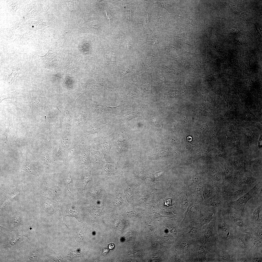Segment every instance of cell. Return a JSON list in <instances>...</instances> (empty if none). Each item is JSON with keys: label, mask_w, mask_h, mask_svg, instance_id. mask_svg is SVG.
Masks as SVG:
<instances>
[{"label": "cell", "mask_w": 262, "mask_h": 262, "mask_svg": "<svg viewBox=\"0 0 262 262\" xmlns=\"http://www.w3.org/2000/svg\"><path fill=\"white\" fill-rule=\"evenodd\" d=\"M79 192H69L66 198L60 204L59 208L65 222L67 216L75 218L79 221L80 219L79 206L81 203Z\"/></svg>", "instance_id": "1"}, {"label": "cell", "mask_w": 262, "mask_h": 262, "mask_svg": "<svg viewBox=\"0 0 262 262\" xmlns=\"http://www.w3.org/2000/svg\"><path fill=\"white\" fill-rule=\"evenodd\" d=\"M41 187V192L44 196L59 204L66 197L69 192L57 180L54 182H43Z\"/></svg>", "instance_id": "2"}, {"label": "cell", "mask_w": 262, "mask_h": 262, "mask_svg": "<svg viewBox=\"0 0 262 262\" xmlns=\"http://www.w3.org/2000/svg\"><path fill=\"white\" fill-rule=\"evenodd\" d=\"M256 190V187L255 186L245 194L233 201L231 206L242 213H243L246 204L254 195Z\"/></svg>", "instance_id": "3"}, {"label": "cell", "mask_w": 262, "mask_h": 262, "mask_svg": "<svg viewBox=\"0 0 262 262\" xmlns=\"http://www.w3.org/2000/svg\"><path fill=\"white\" fill-rule=\"evenodd\" d=\"M92 170L87 168L82 170L77 181V184L79 187H80L83 191L85 190L88 183L92 180L91 176Z\"/></svg>", "instance_id": "4"}, {"label": "cell", "mask_w": 262, "mask_h": 262, "mask_svg": "<svg viewBox=\"0 0 262 262\" xmlns=\"http://www.w3.org/2000/svg\"><path fill=\"white\" fill-rule=\"evenodd\" d=\"M90 155L89 149L88 148L83 149L76 163V168L79 170L88 166L91 163Z\"/></svg>", "instance_id": "5"}, {"label": "cell", "mask_w": 262, "mask_h": 262, "mask_svg": "<svg viewBox=\"0 0 262 262\" xmlns=\"http://www.w3.org/2000/svg\"><path fill=\"white\" fill-rule=\"evenodd\" d=\"M57 181L64 186L69 192H70L68 188V185L73 182L72 177L71 170L65 169L59 174Z\"/></svg>", "instance_id": "6"}, {"label": "cell", "mask_w": 262, "mask_h": 262, "mask_svg": "<svg viewBox=\"0 0 262 262\" xmlns=\"http://www.w3.org/2000/svg\"><path fill=\"white\" fill-rule=\"evenodd\" d=\"M21 169L28 173L35 176H39L36 168L33 163L27 160H23Z\"/></svg>", "instance_id": "7"}, {"label": "cell", "mask_w": 262, "mask_h": 262, "mask_svg": "<svg viewBox=\"0 0 262 262\" xmlns=\"http://www.w3.org/2000/svg\"><path fill=\"white\" fill-rule=\"evenodd\" d=\"M90 158L94 165L97 168L101 167L103 164L102 155L99 151L91 150L90 151Z\"/></svg>", "instance_id": "8"}, {"label": "cell", "mask_w": 262, "mask_h": 262, "mask_svg": "<svg viewBox=\"0 0 262 262\" xmlns=\"http://www.w3.org/2000/svg\"><path fill=\"white\" fill-rule=\"evenodd\" d=\"M16 131L14 127L12 118L10 117L8 126L4 132L1 136H5L7 141L13 138L16 135Z\"/></svg>", "instance_id": "9"}, {"label": "cell", "mask_w": 262, "mask_h": 262, "mask_svg": "<svg viewBox=\"0 0 262 262\" xmlns=\"http://www.w3.org/2000/svg\"><path fill=\"white\" fill-rule=\"evenodd\" d=\"M68 148L66 146L61 142L59 145L57 151L55 155V160L59 161H64Z\"/></svg>", "instance_id": "10"}, {"label": "cell", "mask_w": 262, "mask_h": 262, "mask_svg": "<svg viewBox=\"0 0 262 262\" xmlns=\"http://www.w3.org/2000/svg\"><path fill=\"white\" fill-rule=\"evenodd\" d=\"M74 143L72 142L71 146L68 148L64 160L66 163H69L75 157L77 151V147Z\"/></svg>", "instance_id": "11"}, {"label": "cell", "mask_w": 262, "mask_h": 262, "mask_svg": "<svg viewBox=\"0 0 262 262\" xmlns=\"http://www.w3.org/2000/svg\"><path fill=\"white\" fill-rule=\"evenodd\" d=\"M220 228L222 237L225 240H229L230 238V235L228 226L224 221L221 223Z\"/></svg>", "instance_id": "12"}, {"label": "cell", "mask_w": 262, "mask_h": 262, "mask_svg": "<svg viewBox=\"0 0 262 262\" xmlns=\"http://www.w3.org/2000/svg\"><path fill=\"white\" fill-rule=\"evenodd\" d=\"M231 218L234 222L238 227L242 229H245L246 226L242 219L239 217L232 214L230 215Z\"/></svg>", "instance_id": "13"}, {"label": "cell", "mask_w": 262, "mask_h": 262, "mask_svg": "<svg viewBox=\"0 0 262 262\" xmlns=\"http://www.w3.org/2000/svg\"><path fill=\"white\" fill-rule=\"evenodd\" d=\"M101 174L105 176H109L112 174L113 172L112 166L110 164H106L101 168Z\"/></svg>", "instance_id": "14"}, {"label": "cell", "mask_w": 262, "mask_h": 262, "mask_svg": "<svg viewBox=\"0 0 262 262\" xmlns=\"http://www.w3.org/2000/svg\"><path fill=\"white\" fill-rule=\"evenodd\" d=\"M117 142V152L118 153H122L128 149L129 147L127 142Z\"/></svg>", "instance_id": "15"}, {"label": "cell", "mask_w": 262, "mask_h": 262, "mask_svg": "<svg viewBox=\"0 0 262 262\" xmlns=\"http://www.w3.org/2000/svg\"><path fill=\"white\" fill-rule=\"evenodd\" d=\"M260 207L256 208L254 210L252 215V219L253 221L255 222H259L261 220L260 217Z\"/></svg>", "instance_id": "16"}, {"label": "cell", "mask_w": 262, "mask_h": 262, "mask_svg": "<svg viewBox=\"0 0 262 262\" xmlns=\"http://www.w3.org/2000/svg\"><path fill=\"white\" fill-rule=\"evenodd\" d=\"M112 145V142L107 140L101 141V146L102 150L109 152Z\"/></svg>", "instance_id": "17"}, {"label": "cell", "mask_w": 262, "mask_h": 262, "mask_svg": "<svg viewBox=\"0 0 262 262\" xmlns=\"http://www.w3.org/2000/svg\"><path fill=\"white\" fill-rule=\"evenodd\" d=\"M225 133L228 138H232L235 135L236 131L233 126L229 125L226 126Z\"/></svg>", "instance_id": "18"}, {"label": "cell", "mask_w": 262, "mask_h": 262, "mask_svg": "<svg viewBox=\"0 0 262 262\" xmlns=\"http://www.w3.org/2000/svg\"><path fill=\"white\" fill-rule=\"evenodd\" d=\"M226 179L228 180H231L233 178L234 172L230 167H227L224 168Z\"/></svg>", "instance_id": "19"}, {"label": "cell", "mask_w": 262, "mask_h": 262, "mask_svg": "<svg viewBox=\"0 0 262 262\" xmlns=\"http://www.w3.org/2000/svg\"><path fill=\"white\" fill-rule=\"evenodd\" d=\"M245 134L246 136V145L248 146L253 142V134L251 131L248 129H246L245 131Z\"/></svg>", "instance_id": "20"}, {"label": "cell", "mask_w": 262, "mask_h": 262, "mask_svg": "<svg viewBox=\"0 0 262 262\" xmlns=\"http://www.w3.org/2000/svg\"><path fill=\"white\" fill-rule=\"evenodd\" d=\"M15 108L17 111L18 118L20 122L22 123H25L27 120L25 113L19 108L16 107Z\"/></svg>", "instance_id": "21"}, {"label": "cell", "mask_w": 262, "mask_h": 262, "mask_svg": "<svg viewBox=\"0 0 262 262\" xmlns=\"http://www.w3.org/2000/svg\"><path fill=\"white\" fill-rule=\"evenodd\" d=\"M129 139L128 136L125 133H122L118 135L117 141V142H127Z\"/></svg>", "instance_id": "22"}, {"label": "cell", "mask_w": 262, "mask_h": 262, "mask_svg": "<svg viewBox=\"0 0 262 262\" xmlns=\"http://www.w3.org/2000/svg\"><path fill=\"white\" fill-rule=\"evenodd\" d=\"M244 192L243 189L240 188L232 192H230L229 195L230 196L237 197L243 194Z\"/></svg>", "instance_id": "23"}, {"label": "cell", "mask_w": 262, "mask_h": 262, "mask_svg": "<svg viewBox=\"0 0 262 262\" xmlns=\"http://www.w3.org/2000/svg\"><path fill=\"white\" fill-rule=\"evenodd\" d=\"M252 240L254 245L257 247H260L262 246V240L257 237H253Z\"/></svg>", "instance_id": "24"}, {"label": "cell", "mask_w": 262, "mask_h": 262, "mask_svg": "<svg viewBox=\"0 0 262 262\" xmlns=\"http://www.w3.org/2000/svg\"><path fill=\"white\" fill-rule=\"evenodd\" d=\"M197 255L200 259H205V250L202 246L199 248L197 252Z\"/></svg>", "instance_id": "25"}, {"label": "cell", "mask_w": 262, "mask_h": 262, "mask_svg": "<svg viewBox=\"0 0 262 262\" xmlns=\"http://www.w3.org/2000/svg\"><path fill=\"white\" fill-rule=\"evenodd\" d=\"M102 153L105 158V160L107 163H113L109 154V152L102 150L101 151Z\"/></svg>", "instance_id": "26"}, {"label": "cell", "mask_w": 262, "mask_h": 262, "mask_svg": "<svg viewBox=\"0 0 262 262\" xmlns=\"http://www.w3.org/2000/svg\"><path fill=\"white\" fill-rule=\"evenodd\" d=\"M234 165L235 167L239 169L244 170L246 169V166L244 163L240 161H236L234 162Z\"/></svg>", "instance_id": "27"}, {"label": "cell", "mask_w": 262, "mask_h": 262, "mask_svg": "<svg viewBox=\"0 0 262 262\" xmlns=\"http://www.w3.org/2000/svg\"><path fill=\"white\" fill-rule=\"evenodd\" d=\"M134 174L136 177L143 180L148 178L147 176L145 174L140 172H134Z\"/></svg>", "instance_id": "28"}, {"label": "cell", "mask_w": 262, "mask_h": 262, "mask_svg": "<svg viewBox=\"0 0 262 262\" xmlns=\"http://www.w3.org/2000/svg\"><path fill=\"white\" fill-rule=\"evenodd\" d=\"M122 195H119L114 199V204L117 205H120L122 202Z\"/></svg>", "instance_id": "29"}, {"label": "cell", "mask_w": 262, "mask_h": 262, "mask_svg": "<svg viewBox=\"0 0 262 262\" xmlns=\"http://www.w3.org/2000/svg\"><path fill=\"white\" fill-rule=\"evenodd\" d=\"M231 140V145L233 146H237L239 145L240 141L237 139L232 138Z\"/></svg>", "instance_id": "30"}, {"label": "cell", "mask_w": 262, "mask_h": 262, "mask_svg": "<svg viewBox=\"0 0 262 262\" xmlns=\"http://www.w3.org/2000/svg\"><path fill=\"white\" fill-rule=\"evenodd\" d=\"M220 256L221 258L224 260L226 261L230 260V256L226 253H222L221 255Z\"/></svg>", "instance_id": "31"}, {"label": "cell", "mask_w": 262, "mask_h": 262, "mask_svg": "<svg viewBox=\"0 0 262 262\" xmlns=\"http://www.w3.org/2000/svg\"><path fill=\"white\" fill-rule=\"evenodd\" d=\"M238 243L241 247L243 248L246 247V243L244 239L242 238H239L238 240Z\"/></svg>", "instance_id": "32"}, {"label": "cell", "mask_w": 262, "mask_h": 262, "mask_svg": "<svg viewBox=\"0 0 262 262\" xmlns=\"http://www.w3.org/2000/svg\"><path fill=\"white\" fill-rule=\"evenodd\" d=\"M195 228H192L190 230L189 234L190 237L192 238H195L196 235V230Z\"/></svg>", "instance_id": "33"}, {"label": "cell", "mask_w": 262, "mask_h": 262, "mask_svg": "<svg viewBox=\"0 0 262 262\" xmlns=\"http://www.w3.org/2000/svg\"><path fill=\"white\" fill-rule=\"evenodd\" d=\"M212 234V232L211 228H208L206 229L205 231V237L206 238H209L211 236Z\"/></svg>", "instance_id": "34"}, {"label": "cell", "mask_w": 262, "mask_h": 262, "mask_svg": "<svg viewBox=\"0 0 262 262\" xmlns=\"http://www.w3.org/2000/svg\"><path fill=\"white\" fill-rule=\"evenodd\" d=\"M124 35L122 32H120L118 34L117 39L118 41H121L124 38Z\"/></svg>", "instance_id": "35"}, {"label": "cell", "mask_w": 262, "mask_h": 262, "mask_svg": "<svg viewBox=\"0 0 262 262\" xmlns=\"http://www.w3.org/2000/svg\"><path fill=\"white\" fill-rule=\"evenodd\" d=\"M252 181V180L251 178L248 177L244 180L242 183L243 184H248L251 183Z\"/></svg>", "instance_id": "36"}, {"label": "cell", "mask_w": 262, "mask_h": 262, "mask_svg": "<svg viewBox=\"0 0 262 262\" xmlns=\"http://www.w3.org/2000/svg\"><path fill=\"white\" fill-rule=\"evenodd\" d=\"M131 70L132 69L130 67H128L125 69L124 71L122 73L120 76V77L122 78L127 73L131 71Z\"/></svg>", "instance_id": "37"}, {"label": "cell", "mask_w": 262, "mask_h": 262, "mask_svg": "<svg viewBox=\"0 0 262 262\" xmlns=\"http://www.w3.org/2000/svg\"><path fill=\"white\" fill-rule=\"evenodd\" d=\"M189 244L187 241H184L182 242V248L185 249L189 247Z\"/></svg>", "instance_id": "38"}, {"label": "cell", "mask_w": 262, "mask_h": 262, "mask_svg": "<svg viewBox=\"0 0 262 262\" xmlns=\"http://www.w3.org/2000/svg\"><path fill=\"white\" fill-rule=\"evenodd\" d=\"M126 196V197L128 200H131L132 198V194L128 192H125Z\"/></svg>", "instance_id": "39"}, {"label": "cell", "mask_w": 262, "mask_h": 262, "mask_svg": "<svg viewBox=\"0 0 262 262\" xmlns=\"http://www.w3.org/2000/svg\"><path fill=\"white\" fill-rule=\"evenodd\" d=\"M126 15L128 19H130V17L131 14V10L129 9L125 11Z\"/></svg>", "instance_id": "40"}, {"label": "cell", "mask_w": 262, "mask_h": 262, "mask_svg": "<svg viewBox=\"0 0 262 262\" xmlns=\"http://www.w3.org/2000/svg\"><path fill=\"white\" fill-rule=\"evenodd\" d=\"M111 60L112 63L114 64L115 62V56L114 53H113L112 55Z\"/></svg>", "instance_id": "41"}, {"label": "cell", "mask_w": 262, "mask_h": 262, "mask_svg": "<svg viewBox=\"0 0 262 262\" xmlns=\"http://www.w3.org/2000/svg\"><path fill=\"white\" fill-rule=\"evenodd\" d=\"M170 230L171 232L174 235H176L177 234V231L175 228H170Z\"/></svg>", "instance_id": "42"}, {"label": "cell", "mask_w": 262, "mask_h": 262, "mask_svg": "<svg viewBox=\"0 0 262 262\" xmlns=\"http://www.w3.org/2000/svg\"><path fill=\"white\" fill-rule=\"evenodd\" d=\"M218 154L219 156L222 157L224 156L225 153L224 152H223L222 151H220L218 152Z\"/></svg>", "instance_id": "43"}, {"label": "cell", "mask_w": 262, "mask_h": 262, "mask_svg": "<svg viewBox=\"0 0 262 262\" xmlns=\"http://www.w3.org/2000/svg\"><path fill=\"white\" fill-rule=\"evenodd\" d=\"M154 217L155 218H157L158 217H163V216L162 215L159 214H158L157 213H155L154 214Z\"/></svg>", "instance_id": "44"}, {"label": "cell", "mask_w": 262, "mask_h": 262, "mask_svg": "<svg viewBox=\"0 0 262 262\" xmlns=\"http://www.w3.org/2000/svg\"><path fill=\"white\" fill-rule=\"evenodd\" d=\"M253 260L255 262H261L262 261V259H260V258H258V257L254 258Z\"/></svg>", "instance_id": "45"}, {"label": "cell", "mask_w": 262, "mask_h": 262, "mask_svg": "<svg viewBox=\"0 0 262 262\" xmlns=\"http://www.w3.org/2000/svg\"><path fill=\"white\" fill-rule=\"evenodd\" d=\"M262 137L260 138L259 141L258 146L259 147H262Z\"/></svg>", "instance_id": "46"}, {"label": "cell", "mask_w": 262, "mask_h": 262, "mask_svg": "<svg viewBox=\"0 0 262 262\" xmlns=\"http://www.w3.org/2000/svg\"><path fill=\"white\" fill-rule=\"evenodd\" d=\"M105 60L106 63L108 64H109V60L108 58H107L106 57H105Z\"/></svg>", "instance_id": "47"}, {"label": "cell", "mask_w": 262, "mask_h": 262, "mask_svg": "<svg viewBox=\"0 0 262 262\" xmlns=\"http://www.w3.org/2000/svg\"><path fill=\"white\" fill-rule=\"evenodd\" d=\"M114 246L113 244H110L109 246V248L111 250H112L114 248Z\"/></svg>", "instance_id": "48"}, {"label": "cell", "mask_w": 262, "mask_h": 262, "mask_svg": "<svg viewBox=\"0 0 262 262\" xmlns=\"http://www.w3.org/2000/svg\"><path fill=\"white\" fill-rule=\"evenodd\" d=\"M190 139H192L190 137H188L187 138L188 140L189 141H191V140Z\"/></svg>", "instance_id": "49"}, {"label": "cell", "mask_w": 262, "mask_h": 262, "mask_svg": "<svg viewBox=\"0 0 262 262\" xmlns=\"http://www.w3.org/2000/svg\"><path fill=\"white\" fill-rule=\"evenodd\" d=\"M34 27L33 26H32V27Z\"/></svg>", "instance_id": "50"}]
</instances>
